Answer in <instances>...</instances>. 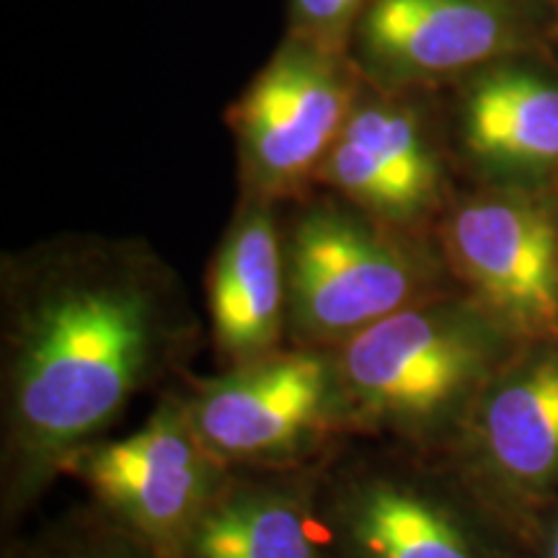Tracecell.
<instances>
[{
	"label": "cell",
	"instance_id": "5b68a950",
	"mask_svg": "<svg viewBox=\"0 0 558 558\" xmlns=\"http://www.w3.org/2000/svg\"><path fill=\"white\" fill-rule=\"evenodd\" d=\"M177 390L199 442L226 469H308L352 439L326 349L284 347L213 375L190 373Z\"/></svg>",
	"mask_w": 558,
	"mask_h": 558
},
{
	"label": "cell",
	"instance_id": "8fae6325",
	"mask_svg": "<svg viewBox=\"0 0 558 558\" xmlns=\"http://www.w3.org/2000/svg\"><path fill=\"white\" fill-rule=\"evenodd\" d=\"M554 24L543 0H373L349 52L373 86L442 94L492 62L548 50Z\"/></svg>",
	"mask_w": 558,
	"mask_h": 558
},
{
	"label": "cell",
	"instance_id": "3957f363",
	"mask_svg": "<svg viewBox=\"0 0 558 558\" xmlns=\"http://www.w3.org/2000/svg\"><path fill=\"white\" fill-rule=\"evenodd\" d=\"M331 558H533L442 456L349 439L320 465Z\"/></svg>",
	"mask_w": 558,
	"mask_h": 558
},
{
	"label": "cell",
	"instance_id": "52a82bcc",
	"mask_svg": "<svg viewBox=\"0 0 558 558\" xmlns=\"http://www.w3.org/2000/svg\"><path fill=\"white\" fill-rule=\"evenodd\" d=\"M465 295L520 341H558V197L476 186L452 194L435 228Z\"/></svg>",
	"mask_w": 558,
	"mask_h": 558
},
{
	"label": "cell",
	"instance_id": "8992f818",
	"mask_svg": "<svg viewBox=\"0 0 558 558\" xmlns=\"http://www.w3.org/2000/svg\"><path fill=\"white\" fill-rule=\"evenodd\" d=\"M365 86L352 52L288 34L228 111L241 194L288 207L316 192Z\"/></svg>",
	"mask_w": 558,
	"mask_h": 558
},
{
	"label": "cell",
	"instance_id": "30bf717a",
	"mask_svg": "<svg viewBox=\"0 0 558 558\" xmlns=\"http://www.w3.org/2000/svg\"><path fill=\"white\" fill-rule=\"evenodd\" d=\"M228 471L199 442L173 386L135 432L96 439L75 452L62 478L78 481L90 505L117 525L160 554L181 558Z\"/></svg>",
	"mask_w": 558,
	"mask_h": 558
},
{
	"label": "cell",
	"instance_id": "9a60e30c",
	"mask_svg": "<svg viewBox=\"0 0 558 558\" xmlns=\"http://www.w3.org/2000/svg\"><path fill=\"white\" fill-rule=\"evenodd\" d=\"M3 558H171L117 525L90 501L60 512L26 535L3 538Z\"/></svg>",
	"mask_w": 558,
	"mask_h": 558
},
{
	"label": "cell",
	"instance_id": "277c9868",
	"mask_svg": "<svg viewBox=\"0 0 558 558\" xmlns=\"http://www.w3.org/2000/svg\"><path fill=\"white\" fill-rule=\"evenodd\" d=\"M288 347L333 349L418 300L456 288L435 235L369 218L316 190L284 209Z\"/></svg>",
	"mask_w": 558,
	"mask_h": 558
},
{
	"label": "cell",
	"instance_id": "9c48e42d",
	"mask_svg": "<svg viewBox=\"0 0 558 558\" xmlns=\"http://www.w3.org/2000/svg\"><path fill=\"white\" fill-rule=\"evenodd\" d=\"M452 171L439 94L367 83L326 158L318 190L386 226L435 235L458 192Z\"/></svg>",
	"mask_w": 558,
	"mask_h": 558
},
{
	"label": "cell",
	"instance_id": "ac0fdd59",
	"mask_svg": "<svg viewBox=\"0 0 558 558\" xmlns=\"http://www.w3.org/2000/svg\"><path fill=\"white\" fill-rule=\"evenodd\" d=\"M554 5H556V21H558V0H554Z\"/></svg>",
	"mask_w": 558,
	"mask_h": 558
},
{
	"label": "cell",
	"instance_id": "4fadbf2b",
	"mask_svg": "<svg viewBox=\"0 0 558 558\" xmlns=\"http://www.w3.org/2000/svg\"><path fill=\"white\" fill-rule=\"evenodd\" d=\"M207 333L218 369L288 347L284 207L241 194L207 267Z\"/></svg>",
	"mask_w": 558,
	"mask_h": 558
},
{
	"label": "cell",
	"instance_id": "ba28073f",
	"mask_svg": "<svg viewBox=\"0 0 558 558\" xmlns=\"http://www.w3.org/2000/svg\"><path fill=\"white\" fill-rule=\"evenodd\" d=\"M530 546L558 501V341H525L481 390L442 456Z\"/></svg>",
	"mask_w": 558,
	"mask_h": 558
},
{
	"label": "cell",
	"instance_id": "e0dca14e",
	"mask_svg": "<svg viewBox=\"0 0 558 558\" xmlns=\"http://www.w3.org/2000/svg\"><path fill=\"white\" fill-rule=\"evenodd\" d=\"M530 556L558 558V501L535 522L533 535H530Z\"/></svg>",
	"mask_w": 558,
	"mask_h": 558
},
{
	"label": "cell",
	"instance_id": "6da1fadb",
	"mask_svg": "<svg viewBox=\"0 0 558 558\" xmlns=\"http://www.w3.org/2000/svg\"><path fill=\"white\" fill-rule=\"evenodd\" d=\"M205 326L140 239L70 233L0 262V527L16 535L75 452L179 386Z\"/></svg>",
	"mask_w": 558,
	"mask_h": 558
},
{
	"label": "cell",
	"instance_id": "7a4b0ae2",
	"mask_svg": "<svg viewBox=\"0 0 558 558\" xmlns=\"http://www.w3.org/2000/svg\"><path fill=\"white\" fill-rule=\"evenodd\" d=\"M520 344L476 300L450 288L326 352L352 439L445 456Z\"/></svg>",
	"mask_w": 558,
	"mask_h": 558
},
{
	"label": "cell",
	"instance_id": "5bb4252c",
	"mask_svg": "<svg viewBox=\"0 0 558 558\" xmlns=\"http://www.w3.org/2000/svg\"><path fill=\"white\" fill-rule=\"evenodd\" d=\"M320 465L230 469L181 558H331L320 525Z\"/></svg>",
	"mask_w": 558,
	"mask_h": 558
},
{
	"label": "cell",
	"instance_id": "2e32d148",
	"mask_svg": "<svg viewBox=\"0 0 558 558\" xmlns=\"http://www.w3.org/2000/svg\"><path fill=\"white\" fill-rule=\"evenodd\" d=\"M373 0H288L290 32L318 45L349 50L354 29Z\"/></svg>",
	"mask_w": 558,
	"mask_h": 558
},
{
	"label": "cell",
	"instance_id": "7c38bea8",
	"mask_svg": "<svg viewBox=\"0 0 558 558\" xmlns=\"http://www.w3.org/2000/svg\"><path fill=\"white\" fill-rule=\"evenodd\" d=\"M448 90L450 150L471 184L558 197V65L548 50L492 62Z\"/></svg>",
	"mask_w": 558,
	"mask_h": 558
}]
</instances>
